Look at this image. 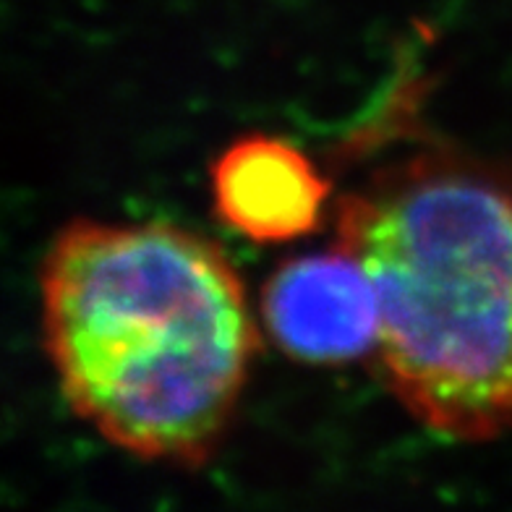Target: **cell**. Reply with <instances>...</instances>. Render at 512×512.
<instances>
[{"label": "cell", "instance_id": "obj_1", "mask_svg": "<svg viewBox=\"0 0 512 512\" xmlns=\"http://www.w3.org/2000/svg\"><path fill=\"white\" fill-rule=\"evenodd\" d=\"M42 337L68 408L149 463L223 445L259 330L215 241L168 223L71 220L40 270Z\"/></svg>", "mask_w": 512, "mask_h": 512}, {"label": "cell", "instance_id": "obj_2", "mask_svg": "<svg viewBox=\"0 0 512 512\" xmlns=\"http://www.w3.org/2000/svg\"><path fill=\"white\" fill-rule=\"evenodd\" d=\"M335 249L369 275L379 366L432 434L512 432V168L450 147L384 162L335 209Z\"/></svg>", "mask_w": 512, "mask_h": 512}, {"label": "cell", "instance_id": "obj_3", "mask_svg": "<svg viewBox=\"0 0 512 512\" xmlns=\"http://www.w3.org/2000/svg\"><path fill=\"white\" fill-rule=\"evenodd\" d=\"M262 317L277 348L304 364L340 366L377 351L374 285L335 246L280 264L262 288Z\"/></svg>", "mask_w": 512, "mask_h": 512}, {"label": "cell", "instance_id": "obj_4", "mask_svg": "<svg viewBox=\"0 0 512 512\" xmlns=\"http://www.w3.org/2000/svg\"><path fill=\"white\" fill-rule=\"evenodd\" d=\"M217 215L254 243H285L317 228L330 183L293 144L243 136L212 165Z\"/></svg>", "mask_w": 512, "mask_h": 512}]
</instances>
